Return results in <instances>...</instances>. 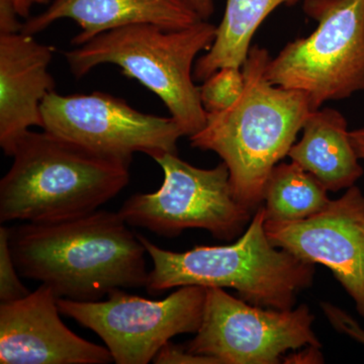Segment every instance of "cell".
<instances>
[{"label": "cell", "instance_id": "13", "mask_svg": "<svg viewBox=\"0 0 364 364\" xmlns=\"http://www.w3.org/2000/svg\"><path fill=\"white\" fill-rule=\"evenodd\" d=\"M54 52L30 33H0V147L6 156L31 128L42 129V104L55 90Z\"/></svg>", "mask_w": 364, "mask_h": 364}, {"label": "cell", "instance_id": "11", "mask_svg": "<svg viewBox=\"0 0 364 364\" xmlns=\"http://www.w3.org/2000/svg\"><path fill=\"white\" fill-rule=\"evenodd\" d=\"M268 239L311 264L329 268L364 318V195L353 186L322 212L296 222L265 220Z\"/></svg>", "mask_w": 364, "mask_h": 364}, {"label": "cell", "instance_id": "23", "mask_svg": "<svg viewBox=\"0 0 364 364\" xmlns=\"http://www.w3.org/2000/svg\"><path fill=\"white\" fill-rule=\"evenodd\" d=\"M51 0H11L16 14L21 18L28 20L31 18V11L33 7L36 6H44L48 4Z\"/></svg>", "mask_w": 364, "mask_h": 364}, {"label": "cell", "instance_id": "19", "mask_svg": "<svg viewBox=\"0 0 364 364\" xmlns=\"http://www.w3.org/2000/svg\"><path fill=\"white\" fill-rule=\"evenodd\" d=\"M9 245V228H0V304L11 303L31 293L21 282Z\"/></svg>", "mask_w": 364, "mask_h": 364}, {"label": "cell", "instance_id": "9", "mask_svg": "<svg viewBox=\"0 0 364 364\" xmlns=\"http://www.w3.org/2000/svg\"><path fill=\"white\" fill-rule=\"evenodd\" d=\"M314 321L306 304L291 310L262 308L207 287L202 323L184 346L218 364H279L289 352L322 347Z\"/></svg>", "mask_w": 364, "mask_h": 364}, {"label": "cell", "instance_id": "24", "mask_svg": "<svg viewBox=\"0 0 364 364\" xmlns=\"http://www.w3.org/2000/svg\"><path fill=\"white\" fill-rule=\"evenodd\" d=\"M191 1L203 20L208 21L214 14L215 6L213 0H191Z\"/></svg>", "mask_w": 364, "mask_h": 364}, {"label": "cell", "instance_id": "15", "mask_svg": "<svg viewBox=\"0 0 364 364\" xmlns=\"http://www.w3.org/2000/svg\"><path fill=\"white\" fill-rule=\"evenodd\" d=\"M301 131V140L287 154L291 161L310 172L331 193L355 186L364 170L343 114L330 107L316 109Z\"/></svg>", "mask_w": 364, "mask_h": 364}, {"label": "cell", "instance_id": "18", "mask_svg": "<svg viewBox=\"0 0 364 364\" xmlns=\"http://www.w3.org/2000/svg\"><path fill=\"white\" fill-rule=\"evenodd\" d=\"M244 85L242 68L224 67L215 71L200 86V100L205 112L226 111L240 97Z\"/></svg>", "mask_w": 364, "mask_h": 364}, {"label": "cell", "instance_id": "7", "mask_svg": "<svg viewBox=\"0 0 364 364\" xmlns=\"http://www.w3.org/2000/svg\"><path fill=\"white\" fill-rule=\"evenodd\" d=\"M154 160L163 170L162 186L154 193H136L123 203L119 214L129 226L164 237L203 229L225 241L244 233L253 213L235 198L224 162L215 168H198L177 153Z\"/></svg>", "mask_w": 364, "mask_h": 364}, {"label": "cell", "instance_id": "14", "mask_svg": "<svg viewBox=\"0 0 364 364\" xmlns=\"http://www.w3.org/2000/svg\"><path fill=\"white\" fill-rule=\"evenodd\" d=\"M60 20L80 28L71 40L75 47L122 26L147 23L174 31L203 21L191 0H53L43 13L26 20L21 32L35 36Z\"/></svg>", "mask_w": 364, "mask_h": 364}, {"label": "cell", "instance_id": "5", "mask_svg": "<svg viewBox=\"0 0 364 364\" xmlns=\"http://www.w3.org/2000/svg\"><path fill=\"white\" fill-rule=\"evenodd\" d=\"M217 26L208 21L182 30L155 25L114 28L64 52L71 73L82 78L97 66L112 64L136 79L162 100L184 136H191L207 123L200 86L193 78L196 57L214 43Z\"/></svg>", "mask_w": 364, "mask_h": 364}, {"label": "cell", "instance_id": "1", "mask_svg": "<svg viewBox=\"0 0 364 364\" xmlns=\"http://www.w3.org/2000/svg\"><path fill=\"white\" fill-rule=\"evenodd\" d=\"M129 227L119 212L97 210L9 228V245L21 277L47 284L59 299L97 301L147 284V251Z\"/></svg>", "mask_w": 364, "mask_h": 364}, {"label": "cell", "instance_id": "8", "mask_svg": "<svg viewBox=\"0 0 364 364\" xmlns=\"http://www.w3.org/2000/svg\"><path fill=\"white\" fill-rule=\"evenodd\" d=\"M207 287H181L152 301L116 289L105 301L59 299L60 313L98 335L117 364H146L177 335L198 332Z\"/></svg>", "mask_w": 364, "mask_h": 364}, {"label": "cell", "instance_id": "17", "mask_svg": "<svg viewBox=\"0 0 364 364\" xmlns=\"http://www.w3.org/2000/svg\"><path fill=\"white\" fill-rule=\"evenodd\" d=\"M330 202L325 186L293 161L279 163L263 188L267 221H301L322 212Z\"/></svg>", "mask_w": 364, "mask_h": 364}, {"label": "cell", "instance_id": "12", "mask_svg": "<svg viewBox=\"0 0 364 364\" xmlns=\"http://www.w3.org/2000/svg\"><path fill=\"white\" fill-rule=\"evenodd\" d=\"M59 298L42 284L25 298L0 304V363L107 364L105 346L81 338L60 318Z\"/></svg>", "mask_w": 364, "mask_h": 364}, {"label": "cell", "instance_id": "2", "mask_svg": "<svg viewBox=\"0 0 364 364\" xmlns=\"http://www.w3.org/2000/svg\"><path fill=\"white\" fill-rule=\"evenodd\" d=\"M264 48L253 46L243 70V92L226 111L207 114L205 127L189 136L191 147L219 155L229 170L235 198L250 212L263 203L272 169L287 156L312 111L301 91L272 85Z\"/></svg>", "mask_w": 364, "mask_h": 364}, {"label": "cell", "instance_id": "6", "mask_svg": "<svg viewBox=\"0 0 364 364\" xmlns=\"http://www.w3.org/2000/svg\"><path fill=\"white\" fill-rule=\"evenodd\" d=\"M303 9L317 28L270 59L267 77L305 93L316 111L364 91V0H304Z\"/></svg>", "mask_w": 364, "mask_h": 364}, {"label": "cell", "instance_id": "20", "mask_svg": "<svg viewBox=\"0 0 364 364\" xmlns=\"http://www.w3.org/2000/svg\"><path fill=\"white\" fill-rule=\"evenodd\" d=\"M156 364H218L214 358L198 355L188 351L183 345H176L168 342L160 349L153 359Z\"/></svg>", "mask_w": 364, "mask_h": 364}, {"label": "cell", "instance_id": "3", "mask_svg": "<svg viewBox=\"0 0 364 364\" xmlns=\"http://www.w3.org/2000/svg\"><path fill=\"white\" fill-rule=\"evenodd\" d=\"M0 181V222L57 221L98 210L130 181V162L28 132Z\"/></svg>", "mask_w": 364, "mask_h": 364}, {"label": "cell", "instance_id": "16", "mask_svg": "<svg viewBox=\"0 0 364 364\" xmlns=\"http://www.w3.org/2000/svg\"><path fill=\"white\" fill-rule=\"evenodd\" d=\"M299 0H227L226 9L212 47L196 60V81H205L224 67L242 68L254 33L268 16L280 6H294Z\"/></svg>", "mask_w": 364, "mask_h": 364}, {"label": "cell", "instance_id": "10", "mask_svg": "<svg viewBox=\"0 0 364 364\" xmlns=\"http://www.w3.org/2000/svg\"><path fill=\"white\" fill-rule=\"evenodd\" d=\"M42 130L98 154L132 162L135 153L154 159L177 153L183 132L172 117L136 111L107 93L59 95L52 91L42 104Z\"/></svg>", "mask_w": 364, "mask_h": 364}, {"label": "cell", "instance_id": "4", "mask_svg": "<svg viewBox=\"0 0 364 364\" xmlns=\"http://www.w3.org/2000/svg\"><path fill=\"white\" fill-rule=\"evenodd\" d=\"M264 223L262 205L235 243L196 246L186 252L165 250L138 234L153 262L146 289L158 294L186 286L233 289L251 305L294 309L298 294L312 287L315 265L275 247Z\"/></svg>", "mask_w": 364, "mask_h": 364}, {"label": "cell", "instance_id": "25", "mask_svg": "<svg viewBox=\"0 0 364 364\" xmlns=\"http://www.w3.org/2000/svg\"><path fill=\"white\" fill-rule=\"evenodd\" d=\"M350 139L359 159L364 160V126L350 131Z\"/></svg>", "mask_w": 364, "mask_h": 364}, {"label": "cell", "instance_id": "22", "mask_svg": "<svg viewBox=\"0 0 364 364\" xmlns=\"http://www.w3.org/2000/svg\"><path fill=\"white\" fill-rule=\"evenodd\" d=\"M321 347L306 346L304 350H293L287 353L282 358V363H324V356Z\"/></svg>", "mask_w": 364, "mask_h": 364}, {"label": "cell", "instance_id": "21", "mask_svg": "<svg viewBox=\"0 0 364 364\" xmlns=\"http://www.w3.org/2000/svg\"><path fill=\"white\" fill-rule=\"evenodd\" d=\"M11 0H0V33L21 32L23 23Z\"/></svg>", "mask_w": 364, "mask_h": 364}]
</instances>
